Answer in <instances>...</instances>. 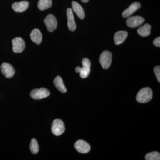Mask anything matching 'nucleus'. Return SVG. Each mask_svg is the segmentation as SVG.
I'll use <instances>...</instances> for the list:
<instances>
[{
    "label": "nucleus",
    "instance_id": "39448f33",
    "mask_svg": "<svg viewBox=\"0 0 160 160\" xmlns=\"http://www.w3.org/2000/svg\"><path fill=\"white\" fill-rule=\"evenodd\" d=\"M44 23L48 31L52 32L56 29L58 26V22L56 18L52 14H49L44 20Z\"/></svg>",
    "mask_w": 160,
    "mask_h": 160
},
{
    "label": "nucleus",
    "instance_id": "9b49d317",
    "mask_svg": "<svg viewBox=\"0 0 160 160\" xmlns=\"http://www.w3.org/2000/svg\"><path fill=\"white\" fill-rule=\"evenodd\" d=\"M29 6V2L28 1H21L13 3L12 7L16 12H22L28 9Z\"/></svg>",
    "mask_w": 160,
    "mask_h": 160
},
{
    "label": "nucleus",
    "instance_id": "aec40b11",
    "mask_svg": "<svg viewBox=\"0 0 160 160\" xmlns=\"http://www.w3.org/2000/svg\"><path fill=\"white\" fill-rule=\"evenodd\" d=\"M30 149L32 153L33 154H37L38 152L39 147L37 140L33 138L31 140L30 144Z\"/></svg>",
    "mask_w": 160,
    "mask_h": 160
},
{
    "label": "nucleus",
    "instance_id": "f03ea898",
    "mask_svg": "<svg viewBox=\"0 0 160 160\" xmlns=\"http://www.w3.org/2000/svg\"><path fill=\"white\" fill-rule=\"evenodd\" d=\"M112 59V54L110 52L106 50L102 52L100 55L99 61L103 69H109L111 64Z\"/></svg>",
    "mask_w": 160,
    "mask_h": 160
},
{
    "label": "nucleus",
    "instance_id": "6ab92c4d",
    "mask_svg": "<svg viewBox=\"0 0 160 160\" xmlns=\"http://www.w3.org/2000/svg\"><path fill=\"white\" fill-rule=\"evenodd\" d=\"M52 4V0H39L38 3V8L40 10L43 11L50 8Z\"/></svg>",
    "mask_w": 160,
    "mask_h": 160
},
{
    "label": "nucleus",
    "instance_id": "6e6552de",
    "mask_svg": "<svg viewBox=\"0 0 160 160\" xmlns=\"http://www.w3.org/2000/svg\"><path fill=\"white\" fill-rule=\"evenodd\" d=\"M75 149L82 153H87L90 150V146L89 143L82 140H79L74 144Z\"/></svg>",
    "mask_w": 160,
    "mask_h": 160
},
{
    "label": "nucleus",
    "instance_id": "dca6fc26",
    "mask_svg": "<svg viewBox=\"0 0 160 160\" xmlns=\"http://www.w3.org/2000/svg\"><path fill=\"white\" fill-rule=\"evenodd\" d=\"M30 38L32 41L37 44L39 45L42 40V35L38 29H35L32 31L30 35Z\"/></svg>",
    "mask_w": 160,
    "mask_h": 160
},
{
    "label": "nucleus",
    "instance_id": "9d476101",
    "mask_svg": "<svg viewBox=\"0 0 160 160\" xmlns=\"http://www.w3.org/2000/svg\"><path fill=\"white\" fill-rule=\"evenodd\" d=\"M1 70L2 74L6 78H10L13 76L15 70L13 66L9 63L4 62L1 66Z\"/></svg>",
    "mask_w": 160,
    "mask_h": 160
},
{
    "label": "nucleus",
    "instance_id": "f8f14e48",
    "mask_svg": "<svg viewBox=\"0 0 160 160\" xmlns=\"http://www.w3.org/2000/svg\"><path fill=\"white\" fill-rule=\"evenodd\" d=\"M141 8V4L139 2H135L132 3L130 6L126 9L122 13V17L124 18H129L131 15L134 13L135 12Z\"/></svg>",
    "mask_w": 160,
    "mask_h": 160
},
{
    "label": "nucleus",
    "instance_id": "393cba45",
    "mask_svg": "<svg viewBox=\"0 0 160 160\" xmlns=\"http://www.w3.org/2000/svg\"><path fill=\"white\" fill-rule=\"evenodd\" d=\"M82 2L84 3L88 2H89V0H81Z\"/></svg>",
    "mask_w": 160,
    "mask_h": 160
},
{
    "label": "nucleus",
    "instance_id": "1a4fd4ad",
    "mask_svg": "<svg viewBox=\"0 0 160 160\" xmlns=\"http://www.w3.org/2000/svg\"><path fill=\"white\" fill-rule=\"evenodd\" d=\"M82 63L83 67L79 72L80 76L82 78H85L88 77L90 73L91 62L89 59L85 58L83 59Z\"/></svg>",
    "mask_w": 160,
    "mask_h": 160
},
{
    "label": "nucleus",
    "instance_id": "4468645a",
    "mask_svg": "<svg viewBox=\"0 0 160 160\" xmlns=\"http://www.w3.org/2000/svg\"><path fill=\"white\" fill-rule=\"evenodd\" d=\"M128 35V32L126 31H119L116 32L114 37L115 44L116 45L122 44Z\"/></svg>",
    "mask_w": 160,
    "mask_h": 160
},
{
    "label": "nucleus",
    "instance_id": "423d86ee",
    "mask_svg": "<svg viewBox=\"0 0 160 160\" xmlns=\"http://www.w3.org/2000/svg\"><path fill=\"white\" fill-rule=\"evenodd\" d=\"M12 50L16 53H20L24 51L26 47L25 42L22 38H16L12 40Z\"/></svg>",
    "mask_w": 160,
    "mask_h": 160
},
{
    "label": "nucleus",
    "instance_id": "0eeeda50",
    "mask_svg": "<svg viewBox=\"0 0 160 160\" xmlns=\"http://www.w3.org/2000/svg\"><path fill=\"white\" fill-rule=\"evenodd\" d=\"M145 22V19L139 16L129 18L126 22V25L130 28H134L142 25Z\"/></svg>",
    "mask_w": 160,
    "mask_h": 160
},
{
    "label": "nucleus",
    "instance_id": "2eb2a0df",
    "mask_svg": "<svg viewBox=\"0 0 160 160\" xmlns=\"http://www.w3.org/2000/svg\"><path fill=\"white\" fill-rule=\"evenodd\" d=\"M73 11L81 19H84L85 17V11L83 7L75 1H73L72 3Z\"/></svg>",
    "mask_w": 160,
    "mask_h": 160
},
{
    "label": "nucleus",
    "instance_id": "7ed1b4c3",
    "mask_svg": "<svg viewBox=\"0 0 160 160\" xmlns=\"http://www.w3.org/2000/svg\"><path fill=\"white\" fill-rule=\"evenodd\" d=\"M65 130V125L62 120L55 119L52 122V131L56 136H60L64 133Z\"/></svg>",
    "mask_w": 160,
    "mask_h": 160
},
{
    "label": "nucleus",
    "instance_id": "ddd939ff",
    "mask_svg": "<svg viewBox=\"0 0 160 160\" xmlns=\"http://www.w3.org/2000/svg\"><path fill=\"white\" fill-rule=\"evenodd\" d=\"M67 17L68 19V26L69 30L74 31L76 29V24L75 21L74 15L71 8H68L67 10Z\"/></svg>",
    "mask_w": 160,
    "mask_h": 160
},
{
    "label": "nucleus",
    "instance_id": "5701e85b",
    "mask_svg": "<svg viewBox=\"0 0 160 160\" xmlns=\"http://www.w3.org/2000/svg\"><path fill=\"white\" fill-rule=\"evenodd\" d=\"M153 45L157 47H160V37L157 38L153 41Z\"/></svg>",
    "mask_w": 160,
    "mask_h": 160
},
{
    "label": "nucleus",
    "instance_id": "f257e3e1",
    "mask_svg": "<svg viewBox=\"0 0 160 160\" xmlns=\"http://www.w3.org/2000/svg\"><path fill=\"white\" fill-rule=\"evenodd\" d=\"M152 97V91L149 87H145L141 89L138 92L136 100L138 102L144 103L148 102Z\"/></svg>",
    "mask_w": 160,
    "mask_h": 160
},
{
    "label": "nucleus",
    "instance_id": "b1692460",
    "mask_svg": "<svg viewBox=\"0 0 160 160\" xmlns=\"http://www.w3.org/2000/svg\"><path fill=\"white\" fill-rule=\"evenodd\" d=\"M81 69H82L81 67H79V66H78V67H77L76 68H75L76 72H80V71H81Z\"/></svg>",
    "mask_w": 160,
    "mask_h": 160
},
{
    "label": "nucleus",
    "instance_id": "a211bd4d",
    "mask_svg": "<svg viewBox=\"0 0 160 160\" xmlns=\"http://www.w3.org/2000/svg\"><path fill=\"white\" fill-rule=\"evenodd\" d=\"M54 84L57 89L62 92H66L67 91L66 86L64 85L62 78L59 76H58L54 79Z\"/></svg>",
    "mask_w": 160,
    "mask_h": 160
},
{
    "label": "nucleus",
    "instance_id": "4be33fe9",
    "mask_svg": "<svg viewBox=\"0 0 160 160\" xmlns=\"http://www.w3.org/2000/svg\"><path fill=\"white\" fill-rule=\"evenodd\" d=\"M154 72L159 82H160V67L159 66H155L154 68Z\"/></svg>",
    "mask_w": 160,
    "mask_h": 160
},
{
    "label": "nucleus",
    "instance_id": "20e7f679",
    "mask_svg": "<svg viewBox=\"0 0 160 160\" xmlns=\"http://www.w3.org/2000/svg\"><path fill=\"white\" fill-rule=\"evenodd\" d=\"M50 94L49 90L46 88H42L39 89H34L30 92V96L34 99H41L48 97Z\"/></svg>",
    "mask_w": 160,
    "mask_h": 160
},
{
    "label": "nucleus",
    "instance_id": "f3484780",
    "mask_svg": "<svg viewBox=\"0 0 160 160\" xmlns=\"http://www.w3.org/2000/svg\"><path fill=\"white\" fill-rule=\"evenodd\" d=\"M151 26L149 24H146L143 26L140 27L138 29V33L141 36L143 37L148 36L151 33Z\"/></svg>",
    "mask_w": 160,
    "mask_h": 160
},
{
    "label": "nucleus",
    "instance_id": "412c9836",
    "mask_svg": "<svg viewBox=\"0 0 160 160\" xmlns=\"http://www.w3.org/2000/svg\"><path fill=\"white\" fill-rule=\"evenodd\" d=\"M146 160H160V154L157 151L147 153L145 156Z\"/></svg>",
    "mask_w": 160,
    "mask_h": 160
}]
</instances>
